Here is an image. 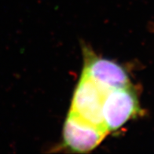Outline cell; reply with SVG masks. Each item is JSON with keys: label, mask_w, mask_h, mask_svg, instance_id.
<instances>
[{"label": "cell", "mask_w": 154, "mask_h": 154, "mask_svg": "<svg viewBox=\"0 0 154 154\" xmlns=\"http://www.w3.org/2000/svg\"><path fill=\"white\" fill-rule=\"evenodd\" d=\"M83 69L85 75L107 90L130 86L128 72L116 61L98 57L88 48H83Z\"/></svg>", "instance_id": "cell-4"}, {"label": "cell", "mask_w": 154, "mask_h": 154, "mask_svg": "<svg viewBox=\"0 0 154 154\" xmlns=\"http://www.w3.org/2000/svg\"><path fill=\"white\" fill-rule=\"evenodd\" d=\"M108 133L105 128L88 123L69 111L63 128V142L72 152L84 153L99 146Z\"/></svg>", "instance_id": "cell-3"}, {"label": "cell", "mask_w": 154, "mask_h": 154, "mask_svg": "<svg viewBox=\"0 0 154 154\" xmlns=\"http://www.w3.org/2000/svg\"><path fill=\"white\" fill-rule=\"evenodd\" d=\"M140 111L138 96L131 85L109 90L102 107L104 126L108 132L118 130Z\"/></svg>", "instance_id": "cell-2"}, {"label": "cell", "mask_w": 154, "mask_h": 154, "mask_svg": "<svg viewBox=\"0 0 154 154\" xmlns=\"http://www.w3.org/2000/svg\"><path fill=\"white\" fill-rule=\"evenodd\" d=\"M109 91L81 75L73 94L70 112L88 123L105 128L102 107Z\"/></svg>", "instance_id": "cell-1"}]
</instances>
